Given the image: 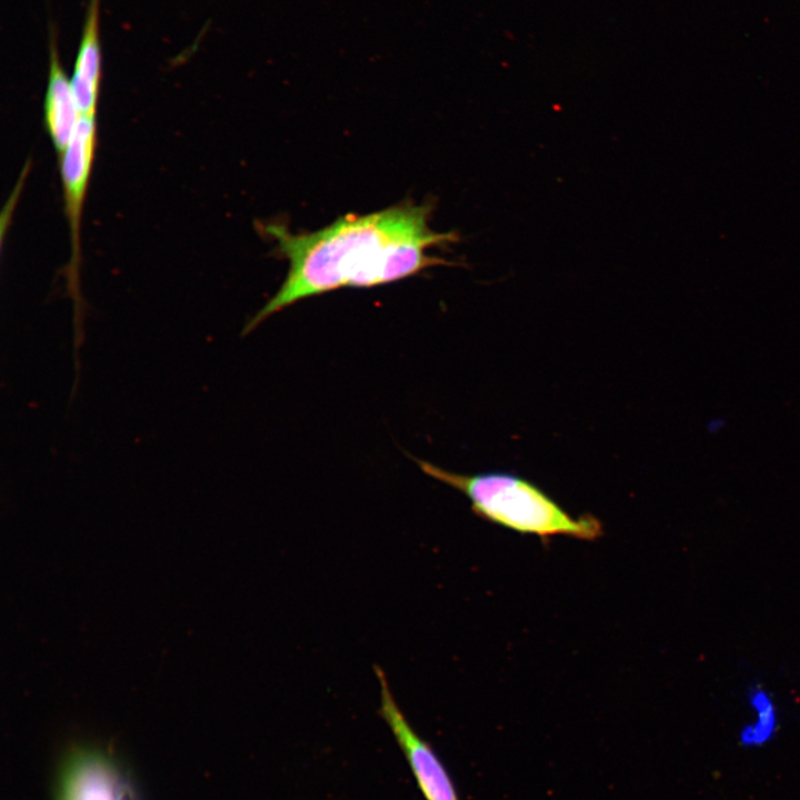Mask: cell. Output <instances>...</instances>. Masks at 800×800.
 <instances>
[{
	"label": "cell",
	"mask_w": 800,
	"mask_h": 800,
	"mask_svg": "<svg viewBox=\"0 0 800 800\" xmlns=\"http://www.w3.org/2000/svg\"><path fill=\"white\" fill-rule=\"evenodd\" d=\"M49 73L44 94V122L56 150L61 156L81 118L73 92L60 62L57 34L50 29Z\"/></svg>",
	"instance_id": "6"
},
{
	"label": "cell",
	"mask_w": 800,
	"mask_h": 800,
	"mask_svg": "<svg viewBox=\"0 0 800 800\" xmlns=\"http://www.w3.org/2000/svg\"><path fill=\"white\" fill-rule=\"evenodd\" d=\"M750 719L739 731L740 744L760 748L768 744L779 728V709L771 690L763 683L750 684L746 692Z\"/></svg>",
	"instance_id": "8"
},
{
	"label": "cell",
	"mask_w": 800,
	"mask_h": 800,
	"mask_svg": "<svg viewBox=\"0 0 800 800\" xmlns=\"http://www.w3.org/2000/svg\"><path fill=\"white\" fill-rule=\"evenodd\" d=\"M96 147V117H81L72 139L61 154V178L71 234V258L68 266L67 286L73 301V344L76 348H81L84 339V310L80 291V226Z\"/></svg>",
	"instance_id": "3"
},
{
	"label": "cell",
	"mask_w": 800,
	"mask_h": 800,
	"mask_svg": "<svg viewBox=\"0 0 800 800\" xmlns=\"http://www.w3.org/2000/svg\"><path fill=\"white\" fill-rule=\"evenodd\" d=\"M373 669L380 686L379 714L393 733L424 799L460 800L443 763L398 706L383 669L379 666Z\"/></svg>",
	"instance_id": "4"
},
{
	"label": "cell",
	"mask_w": 800,
	"mask_h": 800,
	"mask_svg": "<svg viewBox=\"0 0 800 800\" xmlns=\"http://www.w3.org/2000/svg\"><path fill=\"white\" fill-rule=\"evenodd\" d=\"M429 477L462 492L482 519L543 540L564 536L596 540L602 523L593 516L572 517L532 482L511 473L460 474L414 459Z\"/></svg>",
	"instance_id": "2"
},
{
	"label": "cell",
	"mask_w": 800,
	"mask_h": 800,
	"mask_svg": "<svg viewBox=\"0 0 800 800\" xmlns=\"http://www.w3.org/2000/svg\"><path fill=\"white\" fill-rule=\"evenodd\" d=\"M57 800H134L122 772L107 756L80 750L66 761Z\"/></svg>",
	"instance_id": "5"
},
{
	"label": "cell",
	"mask_w": 800,
	"mask_h": 800,
	"mask_svg": "<svg viewBox=\"0 0 800 800\" xmlns=\"http://www.w3.org/2000/svg\"><path fill=\"white\" fill-rule=\"evenodd\" d=\"M431 207L410 201L366 216L347 214L328 227L292 233L283 223L261 227L289 261L278 291L244 324L241 337L289 306L344 287L368 288L447 262L428 251L456 240L429 226Z\"/></svg>",
	"instance_id": "1"
},
{
	"label": "cell",
	"mask_w": 800,
	"mask_h": 800,
	"mask_svg": "<svg viewBox=\"0 0 800 800\" xmlns=\"http://www.w3.org/2000/svg\"><path fill=\"white\" fill-rule=\"evenodd\" d=\"M100 2L90 0L70 79L81 117H96L101 79Z\"/></svg>",
	"instance_id": "7"
}]
</instances>
